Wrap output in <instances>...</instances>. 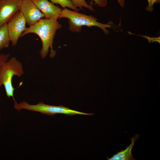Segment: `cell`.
Wrapping results in <instances>:
<instances>
[{
	"mask_svg": "<svg viewBox=\"0 0 160 160\" xmlns=\"http://www.w3.org/2000/svg\"><path fill=\"white\" fill-rule=\"evenodd\" d=\"M44 15L45 18L57 20L60 18L62 9L48 0H32Z\"/></svg>",
	"mask_w": 160,
	"mask_h": 160,
	"instance_id": "ba28073f",
	"label": "cell"
},
{
	"mask_svg": "<svg viewBox=\"0 0 160 160\" xmlns=\"http://www.w3.org/2000/svg\"><path fill=\"white\" fill-rule=\"evenodd\" d=\"M120 6L124 8V0H117ZM148 3V6L147 9L150 11H152L153 9V6L154 3L159 2V0H147Z\"/></svg>",
	"mask_w": 160,
	"mask_h": 160,
	"instance_id": "4fadbf2b",
	"label": "cell"
},
{
	"mask_svg": "<svg viewBox=\"0 0 160 160\" xmlns=\"http://www.w3.org/2000/svg\"><path fill=\"white\" fill-rule=\"evenodd\" d=\"M62 18L68 20V28L72 32H80L82 26H86L89 27L97 26L100 28L105 34L109 33L106 28H109L110 25L97 22V19L92 15H87L65 8L62 9L61 12L60 18Z\"/></svg>",
	"mask_w": 160,
	"mask_h": 160,
	"instance_id": "7a4b0ae2",
	"label": "cell"
},
{
	"mask_svg": "<svg viewBox=\"0 0 160 160\" xmlns=\"http://www.w3.org/2000/svg\"><path fill=\"white\" fill-rule=\"evenodd\" d=\"M22 63L16 58L12 57L9 59L1 66L0 70V85H4L7 96L12 97L14 101V91L15 89L12 85L13 77L16 76L20 77L24 74Z\"/></svg>",
	"mask_w": 160,
	"mask_h": 160,
	"instance_id": "3957f363",
	"label": "cell"
},
{
	"mask_svg": "<svg viewBox=\"0 0 160 160\" xmlns=\"http://www.w3.org/2000/svg\"><path fill=\"white\" fill-rule=\"evenodd\" d=\"M74 6L82 9L83 7H85L89 10L94 11L92 5L89 4L85 0H71Z\"/></svg>",
	"mask_w": 160,
	"mask_h": 160,
	"instance_id": "7c38bea8",
	"label": "cell"
},
{
	"mask_svg": "<svg viewBox=\"0 0 160 160\" xmlns=\"http://www.w3.org/2000/svg\"><path fill=\"white\" fill-rule=\"evenodd\" d=\"M95 2V4H97L99 6L104 7L106 6L107 4V0H93Z\"/></svg>",
	"mask_w": 160,
	"mask_h": 160,
	"instance_id": "9a60e30c",
	"label": "cell"
},
{
	"mask_svg": "<svg viewBox=\"0 0 160 160\" xmlns=\"http://www.w3.org/2000/svg\"><path fill=\"white\" fill-rule=\"evenodd\" d=\"M23 0H0V26L20 10Z\"/></svg>",
	"mask_w": 160,
	"mask_h": 160,
	"instance_id": "8992f818",
	"label": "cell"
},
{
	"mask_svg": "<svg viewBox=\"0 0 160 160\" xmlns=\"http://www.w3.org/2000/svg\"><path fill=\"white\" fill-rule=\"evenodd\" d=\"M53 4H58L64 9L69 8L72 10L78 12L79 9L75 7L71 0H50Z\"/></svg>",
	"mask_w": 160,
	"mask_h": 160,
	"instance_id": "8fae6325",
	"label": "cell"
},
{
	"mask_svg": "<svg viewBox=\"0 0 160 160\" xmlns=\"http://www.w3.org/2000/svg\"><path fill=\"white\" fill-rule=\"evenodd\" d=\"M14 108L18 111L22 109L38 112L43 114L53 116L57 114H64L69 116L76 114L93 116L94 113H84L70 109L63 105L55 106L45 104L41 102L36 104L32 105L25 101L17 103L14 101Z\"/></svg>",
	"mask_w": 160,
	"mask_h": 160,
	"instance_id": "277c9868",
	"label": "cell"
},
{
	"mask_svg": "<svg viewBox=\"0 0 160 160\" xmlns=\"http://www.w3.org/2000/svg\"><path fill=\"white\" fill-rule=\"evenodd\" d=\"M10 42L7 23L0 26V50L9 47Z\"/></svg>",
	"mask_w": 160,
	"mask_h": 160,
	"instance_id": "30bf717a",
	"label": "cell"
},
{
	"mask_svg": "<svg viewBox=\"0 0 160 160\" xmlns=\"http://www.w3.org/2000/svg\"><path fill=\"white\" fill-rule=\"evenodd\" d=\"M62 25L57 20L42 19L33 25L26 28L20 37L29 33L37 35L40 38L42 46L39 51L41 58L44 59L47 55L50 49L49 57H54L56 53L53 49L54 39L57 30L60 28Z\"/></svg>",
	"mask_w": 160,
	"mask_h": 160,
	"instance_id": "6da1fadb",
	"label": "cell"
},
{
	"mask_svg": "<svg viewBox=\"0 0 160 160\" xmlns=\"http://www.w3.org/2000/svg\"><path fill=\"white\" fill-rule=\"evenodd\" d=\"M1 119V116H0V121Z\"/></svg>",
	"mask_w": 160,
	"mask_h": 160,
	"instance_id": "2e32d148",
	"label": "cell"
},
{
	"mask_svg": "<svg viewBox=\"0 0 160 160\" xmlns=\"http://www.w3.org/2000/svg\"><path fill=\"white\" fill-rule=\"evenodd\" d=\"M10 56L9 53L0 54V70L2 65L9 59ZM1 87L0 85V87Z\"/></svg>",
	"mask_w": 160,
	"mask_h": 160,
	"instance_id": "5bb4252c",
	"label": "cell"
},
{
	"mask_svg": "<svg viewBox=\"0 0 160 160\" xmlns=\"http://www.w3.org/2000/svg\"><path fill=\"white\" fill-rule=\"evenodd\" d=\"M26 23L20 11L15 14L7 23L9 36L12 46L17 45L19 38L26 28Z\"/></svg>",
	"mask_w": 160,
	"mask_h": 160,
	"instance_id": "5b68a950",
	"label": "cell"
},
{
	"mask_svg": "<svg viewBox=\"0 0 160 160\" xmlns=\"http://www.w3.org/2000/svg\"><path fill=\"white\" fill-rule=\"evenodd\" d=\"M20 11L23 15L26 23L29 26L44 17L43 14L32 0H23Z\"/></svg>",
	"mask_w": 160,
	"mask_h": 160,
	"instance_id": "52a82bcc",
	"label": "cell"
},
{
	"mask_svg": "<svg viewBox=\"0 0 160 160\" xmlns=\"http://www.w3.org/2000/svg\"><path fill=\"white\" fill-rule=\"evenodd\" d=\"M140 135L136 134L131 139V143L125 150H121L114 155L112 157H107L108 160H135L132 157L131 151L137 139L140 137Z\"/></svg>",
	"mask_w": 160,
	"mask_h": 160,
	"instance_id": "9c48e42d",
	"label": "cell"
}]
</instances>
